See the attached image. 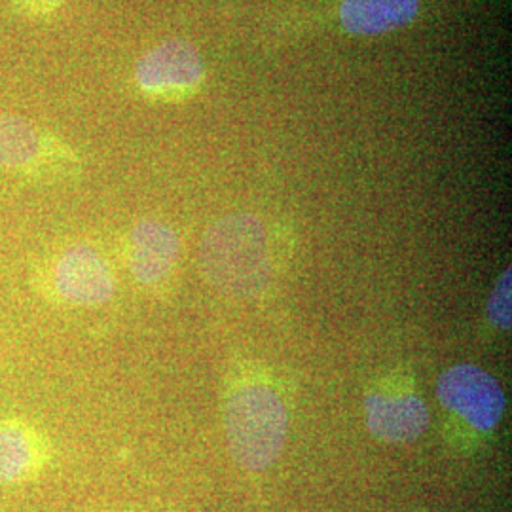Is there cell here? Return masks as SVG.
Segmentation results:
<instances>
[{"mask_svg": "<svg viewBox=\"0 0 512 512\" xmlns=\"http://www.w3.org/2000/svg\"><path fill=\"white\" fill-rule=\"evenodd\" d=\"M512 275L511 268L499 277L488 300V317L497 329H511L512 321Z\"/></svg>", "mask_w": 512, "mask_h": 512, "instance_id": "cell-11", "label": "cell"}, {"mask_svg": "<svg viewBox=\"0 0 512 512\" xmlns=\"http://www.w3.org/2000/svg\"><path fill=\"white\" fill-rule=\"evenodd\" d=\"M232 458L247 471H264L287 439L289 416L281 397L266 385H245L234 391L224 412Z\"/></svg>", "mask_w": 512, "mask_h": 512, "instance_id": "cell-2", "label": "cell"}, {"mask_svg": "<svg viewBox=\"0 0 512 512\" xmlns=\"http://www.w3.org/2000/svg\"><path fill=\"white\" fill-rule=\"evenodd\" d=\"M37 289L59 304L92 308L109 302L116 281L105 256L92 245L76 243L46 262L37 274Z\"/></svg>", "mask_w": 512, "mask_h": 512, "instance_id": "cell-3", "label": "cell"}, {"mask_svg": "<svg viewBox=\"0 0 512 512\" xmlns=\"http://www.w3.org/2000/svg\"><path fill=\"white\" fill-rule=\"evenodd\" d=\"M200 268L220 293L256 298L272 279V262L264 224L253 215L217 220L200 243Z\"/></svg>", "mask_w": 512, "mask_h": 512, "instance_id": "cell-1", "label": "cell"}, {"mask_svg": "<svg viewBox=\"0 0 512 512\" xmlns=\"http://www.w3.org/2000/svg\"><path fill=\"white\" fill-rule=\"evenodd\" d=\"M365 408L370 433L391 444L412 442L429 425V410L414 393L376 391L366 397Z\"/></svg>", "mask_w": 512, "mask_h": 512, "instance_id": "cell-9", "label": "cell"}, {"mask_svg": "<svg viewBox=\"0 0 512 512\" xmlns=\"http://www.w3.org/2000/svg\"><path fill=\"white\" fill-rule=\"evenodd\" d=\"M420 0H342L340 23L349 35L376 37L418 18Z\"/></svg>", "mask_w": 512, "mask_h": 512, "instance_id": "cell-10", "label": "cell"}, {"mask_svg": "<svg viewBox=\"0 0 512 512\" xmlns=\"http://www.w3.org/2000/svg\"><path fill=\"white\" fill-rule=\"evenodd\" d=\"M437 395L444 408L461 416L478 431H492L505 412L501 385L480 366L448 368L440 376Z\"/></svg>", "mask_w": 512, "mask_h": 512, "instance_id": "cell-5", "label": "cell"}, {"mask_svg": "<svg viewBox=\"0 0 512 512\" xmlns=\"http://www.w3.org/2000/svg\"><path fill=\"white\" fill-rule=\"evenodd\" d=\"M74 165L67 148L48 139L25 118L0 114V171L25 177H44Z\"/></svg>", "mask_w": 512, "mask_h": 512, "instance_id": "cell-6", "label": "cell"}, {"mask_svg": "<svg viewBox=\"0 0 512 512\" xmlns=\"http://www.w3.org/2000/svg\"><path fill=\"white\" fill-rule=\"evenodd\" d=\"M52 461V442L29 420H0V486H16L42 475Z\"/></svg>", "mask_w": 512, "mask_h": 512, "instance_id": "cell-7", "label": "cell"}, {"mask_svg": "<svg viewBox=\"0 0 512 512\" xmlns=\"http://www.w3.org/2000/svg\"><path fill=\"white\" fill-rule=\"evenodd\" d=\"M139 90L154 101H184L202 88L205 61L186 40H165L137 61Z\"/></svg>", "mask_w": 512, "mask_h": 512, "instance_id": "cell-4", "label": "cell"}, {"mask_svg": "<svg viewBox=\"0 0 512 512\" xmlns=\"http://www.w3.org/2000/svg\"><path fill=\"white\" fill-rule=\"evenodd\" d=\"M19 10L29 14H50L55 12L65 0H14Z\"/></svg>", "mask_w": 512, "mask_h": 512, "instance_id": "cell-12", "label": "cell"}, {"mask_svg": "<svg viewBox=\"0 0 512 512\" xmlns=\"http://www.w3.org/2000/svg\"><path fill=\"white\" fill-rule=\"evenodd\" d=\"M179 258V238L160 220H141L128 241V266L133 279L145 287H158L173 274Z\"/></svg>", "mask_w": 512, "mask_h": 512, "instance_id": "cell-8", "label": "cell"}]
</instances>
